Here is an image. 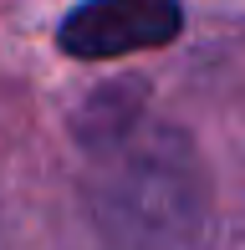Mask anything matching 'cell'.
<instances>
[{
    "instance_id": "7a4b0ae2",
    "label": "cell",
    "mask_w": 245,
    "mask_h": 250,
    "mask_svg": "<svg viewBox=\"0 0 245 250\" xmlns=\"http://www.w3.org/2000/svg\"><path fill=\"white\" fill-rule=\"evenodd\" d=\"M179 26V0H87L61 21V51L82 62H107L143 46H169Z\"/></svg>"
},
{
    "instance_id": "6da1fadb",
    "label": "cell",
    "mask_w": 245,
    "mask_h": 250,
    "mask_svg": "<svg viewBox=\"0 0 245 250\" xmlns=\"http://www.w3.org/2000/svg\"><path fill=\"white\" fill-rule=\"evenodd\" d=\"M97 214L102 225L128 245H163L179 240L199 220V189H194V158L179 138L153 133V138L118 148L97 184Z\"/></svg>"
}]
</instances>
